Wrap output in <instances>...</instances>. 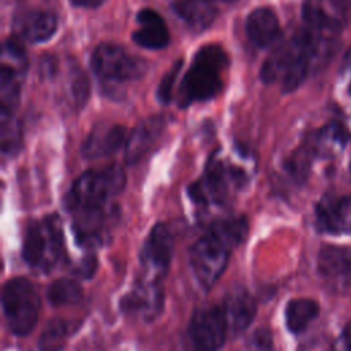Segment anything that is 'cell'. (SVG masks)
Returning a JSON list of instances; mask_svg holds the SVG:
<instances>
[{
	"instance_id": "obj_30",
	"label": "cell",
	"mask_w": 351,
	"mask_h": 351,
	"mask_svg": "<svg viewBox=\"0 0 351 351\" xmlns=\"http://www.w3.org/2000/svg\"><path fill=\"white\" fill-rule=\"evenodd\" d=\"M74 5L77 7H84V8H95L99 7L104 0H70Z\"/></svg>"
},
{
	"instance_id": "obj_7",
	"label": "cell",
	"mask_w": 351,
	"mask_h": 351,
	"mask_svg": "<svg viewBox=\"0 0 351 351\" xmlns=\"http://www.w3.org/2000/svg\"><path fill=\"white\" fill-rule=\"evenodd\" d=\"M245 181L244 171L221 159H210L204 174L188 186V195L195 204H222L232 191L240 188Z\"/></svg>"
},
{
	"instance_id": "obj_12",
	"label": "cell",
	"mask_w": 351,
	"mask_h": 351,
	"mask_svg": "<svg viewBox=\"0 0 351 351\" xmlns=\"http://www.w3.org/2000/svg\"><path fill=\"white\" fill-rule=\"evenodd\" d=\"M351 0H304L302 15L308 27L322 33H335L348 18Z\"/></svg>"
},
{
	"instance_id": "obj_19",
	"label": "cell",
	"mask_w": 351,
	"mask_h": 351,
	"mask_svg": "<svg viewBox=\"0 0 351 351\" xmlns=\"http://www.w3.org/2000/svg\"><path fill=\"white\" fill-rule=\"evenodd\" d=\"M248 38L259 48L273 45L280 37V22L276 12L267 7L254 10L245 22Z\"/></svg>"
},
{
	"instance_id": "obj_32",
	"label": "cell",
	"mask_w": 351,
	"mask_h": 351,
	"mask_svg": "<svg viewBox=\"0 0 351 351\" xmlns=\"http://www.w3.org/2000/svg\"><path fill=\"white\" fill-rule=\"evenodd\" d=\"M221 1H225V3H232V1H234V0H221Z\"/></svg>"
},
{
	"instance_id": "obj_1",
	"label": "cell",
	"mask_w": 351,
	"mask_h": 351,
	"mask_svg": "<svg viewBox=\"0 0 351 351\" xmlns=\"http://www.w3.org/2000/svg\"><path fill=\"white\" fill-rule=\"evenodd\" d=\"M126 174L119 165L84 171L70 186L64 207L73 215L75 240L81 247L101 243L107 222L114 214V199L123 191Z\"/></svg>"
},
{
	"instance_id": "obj_15",
	"label": "cell",
	"mask_w": 351,
	"mask_h": 351,
	"mask_svg": "<svg viewBox=\"0 0 351 351\" xmlns=\"http://www.w3.org/2000/svg\"><path fill=\"white\" fill-rule=\"evenodd\" d=\"M14 29L16 37L22 40L30 43H43L55 34L58 29V19L51 11L29 10L21 12L15 18Z\"/></svg>"
},
{
	"instance_id": "obj_24",
	"label": "cell",
	"mask_w": 351,
	"mask_h": 351,
	"mask_svg": "<svg viewBox=\"0 0 351 351\" xmlns=\"http://www.w3.org/2000/svg\"><path fill=\"white\" fill-rule=\"evenodd\" d=\"M74 329V325L67 319H49L40 335L38 351H62Z\"/></svg>"
},
{
	"instance_id": "obj_28",
	"label": "cell",
	"mask_w": 351,
	"mask_h": 351,
	"mask_svg": "<svg viewBox=\"0 0 351 351\" xmlns=\"http://www.w3.org/2000/svg\"><path fill=\"white\" fill-rule=\"evenodd\" d=\"M250 351H273V336L267 328H259L250 340Z\"/></svg>"
},
{
	"instance_id": "obj_29",
	"label": "cell",
	"mask_w": 351,
	"mask_h": 351,
	"mask_svg": "<svg viewBox=\"0 0 351 351\" xmlns=\"http://www.w3.org/2000/svg\"><path fill=\"white\" fill-rule=\"evenodd\" d=\"M341 341L346 351H351V321L344 326L341 333Z\"/></svg>"
},
{
	"instance_id": "obj_10",
	"label": "cell",
	"mask_w": 351,
	"mask_h": 351,
	"mask_svg": "<svg viewBox=\"0 0 351 351\" xmlns=\"http://www.w3.org/2000/svg\"><path fill=\"white\" fill-rule=\"evenodd\" d=\"M174 251V237L166 223L151 228L140 254L141 278L162 282L169 270Z\"/></svg>"
},
{
	"instance_id": "obj_25",
	"label": "cell",
	"mask_w": 351,
	"mask_h": 351,
	"mask_svg": "<svg viewBox=\"0 0 351 351\" xmlns=\"http://www.w3.org/2000/svg\"><path fill=\"white\" fill-rule=\"evenodd\" d=\"M82 295L81 284L71 278H59L47 289V299L52 306L77 304L82 299Z\"/></svg>"
},
{
	"instance_id": "obj_6",
	"label": "cell",
	"mask_w": 351,
	"mask_h": 351,
	"mask_svg": "<svg viewBox=\"0 0 351 351\" xmlns=\"http://www.w3.org/2000/svg\"><path fill=\"white\" fill-rule=\"evenodd\" d=\"M1 304L7 326L15 336H27L34 329L41 300L36 287L27 278H10L3 285Z\"/></svg>"
},
{
	"instance_id": "obj_4",
	"label": "cell",
	"mask_w": 351,
	"mask_h": 351,
	"mask_svg": "<svg viewBox=\"0 0 351 351\" xmlns=\"http://www.w3.org/2000/svg\"><path fill=\"white\" fill-rule=\"evenodd\" d=\"M229 60L226 52L215 44L202 47L181 81L178 103L188 107L193 101H202L217 96L222 88L221 71Z\"/></svg>"
},
{
	"instance_id": "obj_14",
	"label": "cell",
	"mask_w": 351,
	"mask_h": 351,
	"mask_svg": "<svg viewBox=\"0 0 351 351\" xmlns=\"http://www.w3.org/2000/svg\"><path fill=\"white\" fill-rule=\"evenodd\" d=\"M315 225L326 233L351 232V195L324 197L315 207Z\"/></svg>"
},
{
	"instance_id": "obj_23",
	"label": "cell",
	"mask_w": 351,
	"mask_h": 351,
	"mask_svg": "<svg viewBox=\"0 0 351 351\" xmlns=\"http://www.w3.org/2000/svg\"><path fill=\"white\" fill-rule=\"evenodd\" d=\"M319 306L315 300L307 298L291 299L285 307V324L289 332L299 335L317 318Z\"/></svg>"
},
{
	"instance_id": "obj_31",
	"label": "cell",
	"mask_w": 351,
	"mask_h": 351,
	"mask_svg": "<svg viewBox=\"0 0 351 351\" xmlns=\"http://www.w3.org/2000/svg\"><path fill=\"white\" fill-rule=\"evenodd\" d=\"M350 60H351V56H350ZM348 93L351 95V82H350V85H348Z\"/></svg>"
},
{
	"instance_id": "obj_20",
	"label": "cell",
	"mask_w": 351,
	"mask_h": 351,
	"mask_svg": "<svg viewBox=\"0 0 351 351\" xmlns=\"http://www.w3.org/2000/svg\"><path fill=\"white\" fill-rule=\"evenodd\" d=\"M223 304L228 315L229 330L233 333L245 330L255 318L256 303L245 289L232 292Z\"/></svg>"
},
{
	"instance_id": "obj_21",
	"label": "cell",
	"mask_w": 351,
	"mask_h": 351,
	"mask_svg": "<svg viewBox=\"0 0 351 351\" xmlns=\"http://www.w3.org/2000/svg\"><path fill=\"white\" fill-rule=\"evenodd\" d=\"M173 11L195 30L208 27L217 16L213 0H177L173 4Z\"/></svg>"
},
{
	"instance_id": "obj_3",
	"label": "cell",
	"mask_w": 351,
	"mask_h": 351,
	"mask_svg": "<svg viewBox=\"0 0 351 351\" xmlns=\"http://www.w3.org/2000/svg\"><path fill=\"white\" fill-rule=\"evenodd\" d=\"M328 45V33L313 27L295 34L289 41L278 45L263 62L261 78L270 84L280 81L282 90L296 89L307 77L311 63L322 56Z\"/></svg>"
},
{
	"instance_id": "obj_8",
	"label": "cell",
	"mask_w": 351,
	"mask_h": 351,
	"mask_svg": "<svg viewBox=\"0 0 351 351\" xmlns=\"http://www.w3.org/2000/svg\"><path fill=\"white\" fill-rule=\"evenodd\" d=\"M229 332L225 304H213L197 310L188 325L186 339L192 351H218Z\"/></svg>"
},
{
	"instance_id": "obj_5",
	"label": "cell",
	"mask_w": 351,
	"mask_h": 351,
	"mask_svg": "<svg viewBox=\"0 0 351 351\" xmlns=\"http://www.w3.org/2000/svg\"><path fill=\"white\" fill-rule=\"evenodd\" d=\"M63 243L62 221L56 213L33 221L23 236V261L37 273H49L63 255Z\"/></svg>"
},
{
	"instance_id": "obj_27",
	"label": "cell",
	"mask_w": 351,
	"mask_h": 351,
	"mask_svg": "<svg viewBox=\"0 0 351 351\" xmlns=\"http://www.w3.org/2000/svg\"><path fill=\"white\" fill-rule=\"evenodd\" d=\"M182 62L178 60L177 63H174V66L163 75L159 86H158V99L162 103H169L171 99V92H173V86H174V81L178 75V71L181 69Z\"/></svg>"
},
{
	"instance_id": "obj_2",
	"label": "cell",
	"mask_w": 351,
	"mask_h": 351,
	"mask_svg": "<svg viewBox=\"0 0 351 351\" xmlns=\"http://www.w3.org/2000/svg\"><path fill=\"white\" fill-rule=\"evenodd\" d=\"M248 219L228 217L210 225L189 250V266L202 288L211 289L223 274L234 247L245 240Z\"/></svg>"
},
{
	"instance_id": "obj_26",
	"label": "cell",
	"mask_w": 351,
	"mask_h": 351,
	"mask_svg": "<svg viewBox=\"0 0 351 351\" xmlns=\"http://www.w3.org/2000/svg\"><path fill=\"white\" fill-rule=\"evenodd\" d=\"M1 151L4 155H14L19 151L22 143V129L14 112L1 111Z\"/></svg>"
},
{
	"instance_id": "obj_22",
	"label": "cell",
	"mask_w": 351,
	"mask_h": 351,
	"mask_svg": "<svg viewBox=\"0 0 351 351\" xmlns=\"http://www.w3.org/2000/svg\"><path fill=\"white\" fill-rule=\"evenodd\" d=\"M23 67L11 64V63H1L0 71V103L1 111L14 112L21 95V81L23 77Z\"/></svg>"
},
{
	"instance_id": "obj_11",
	"label": "cell",
	"mask_w": 351,
	"mask_h": 351,
	"mask_svg": "<svg viewBox=\"0 0 351 351\" xmlns=\"http://www.w3.org/2000/svg\"><path fill=\"white\" fill-rule=\"evenodd\" d=\"M321 278L335 292L351 288V248L347 245H325L317 259Z\"/></svg>"
},
{
	"instance_id": "obj_17",
	"label": "cell",
	"mask_w": 351,
	"mask_h": 351,
	"mask_svg": "<svg viewBox=\"0 0 351 351\" xmlns=\"http://www.w3.org/2000/svg\"><path fill=\"white\" fill-rule=\"evenodd\" d=\"M165 128L163 117H149L141 121L126 138L125 159L128 163L138 162L155 144Z\"/></svg>"
},
{
	"instance_id": "obj_18",
	"label": "cell",
	"mask_w": 351,
	"mask_h": 351,
	"mask_svg": "<svg viewBox=\"0 0 351 351\" xmlns=\"http://www.w3.org/2000/svg\"><path fill=\"white\" fill-rule=\"evenodd\" d=\"M138 29L134 30L133 41L147 49H160L167 45L170 34L163 18L151 8H144L137 14Z\"/></svg>"
},
{
	"instance_id": "obj_13",
	"label": "cell",
	"mask_w": 351,
	"mask_h": 351,
	"mask_svg": "<svg viewBox=\"0 0 351 351\" xmlns=\"http://www.w3.org/2000/svg\"><path fill=\"white\" fill-rule=\"evenodd\" d=\"M165 291L162 282L138 278L132 291L121 300L125 313L140 315L145 321L155 319L163 310Z\"/></svg>"
},
{
	"instance_id": "obj_16",
	"label": "cell",
	"mask_w": 351,
	"mask_h": 351,
	"mask_svg": "<svg viewBox=\"0 0 351 351\" xmlns=\"http://www.w3.org/2000/svg\"><path fill=\"white\" fill-rule=\"evenodd\" d=\"M126 143V130L121 125H97L85 138L81 152L86 159L112 155Z\"/></svg>"
},
{
	"instance_id": "obj_9",
	"label": "cell",
	"mask_w": 351,
	"mask_h": 351,
	"mask_svg": "<svg viewBox=\"0 0 351 351\" xmlns=\"http://www.w3.org/2000/svg\"><path fill=\"white\" fill-rule=\"evenodd\" d=\"M93 71L106 81L125 82L143 77L145 62L115 44H100L90 56Z\"/></svg>"
}]
</instances>
